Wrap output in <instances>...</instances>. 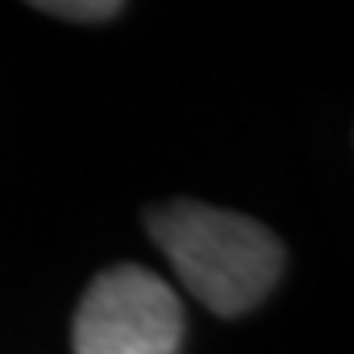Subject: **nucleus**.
I'll return each mask as SVG.
<instances>
[{
  "label": "nucleus",
  "mask_w": 354,
  "mask_h": 354,
  "mask_svg": "<svg viewBox=\"0 0 354 354\" xmlns=\"http://www.w3.org/2000/svg\"><path fill=\"white\" fill-rule=\"evenodd\" d=\"M146 225L177 279L213 315L252 311L283 272L276 232L244 213L205 201H165L146 213Z\"/></svg>",
  "instance_id": "obj_1"
},
{
  "label": "nucleus",
  "mask_w": 354,
  "mask_h": 354,
  "mask_svg": "<svg viewBox=\"0 0 354 354\" xmlns=\"http://www.w3.org/2000/svg\"><path fill=\"white\" fill-rule=\"evenodd\" d=\"M181 299L142 264H114L91 279L75 311V354H177Z\"/></svg>",
  "instance_id": "obj_2"
},
{
  "label": "nucleus",
  "mask_w": 354,
  "mask_h": 354,
  "mask_svg": "<svg viewBox=\"0 0 354 354\" xmlns=\"http://www.w3.org/2000/svg\"><path fill=\"white\" fill-rule=\"evenodd\" d=\"M39 12L67 16V20H111L122 12L118 0H59V4H36Z\"/></svg>",
  "instance_id": "obj_3"
}]
</instances>
